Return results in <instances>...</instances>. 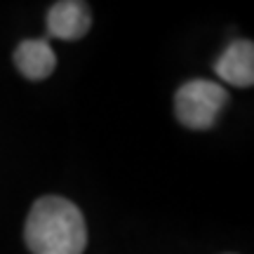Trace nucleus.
Returning a JSON list of instances; mask_svg holds the SVG:
<instances>
[{"mask_svg":"<svg viewBox=\"0 0 254 254\" xmlns=\"http://www.w3.org/2000/svg\"><path fill=\"white\" fill-rule=\"evenodd\" d=\"M24 236L33 254H82L87 247L82 212L62 195H45L33 202Z\"/></svg>","mask_w":254,"mask_h":254,"instance_id":"f257e3e1","label":"nucleus"},{"mask_svg":"<svg viewBox=\"0 0 254 254\" xmlns=\"http://www.w3.org/2000/svg\"><path fill=\"white\" fill-rule=\"evenodd\" d=\"M228 104V92L212 80H189L174 97V113L189 129H207Z\"/></svg>","mask_w":254,"mask_h":254,"instance_id":"f03ea898","label":"nucleus"},{"mask_svg":"<svg viewBox=\"0 0 254 254\" xmlns=\"http://www.w3.org/2000/svg\"><path fill=\"white\" fill-rule=\"evenodd\" d=\"M90 7L80 0H62L47 14V33L59 40H78L90 31Z\"/></svg>","mask_w":254,"mask_h":254,"instance_id":"7ed1b4c3","label":"nucleus"},{"mask_svg":"<svg viewBox=\"0 0 254 254\" xmlns=\"http://www.w3.org/2000/svg\"><path fill=\"white\" fill-rule=\"evenodd\" d=\"M214 71L224 82L250 87L254 82V45L252 40H236L217 59Z\"/></svg>","mask_w":254,"mask_h":254,"instance_id":"20e7f679","label":"nucleus"},{"mask_svg":"<svg viewBox=\"0 0 254 254\" xmlns=\"http://www.w3.org/2000/svg\"><path fill=\"white\" fill-rule=\"evenodd\" d=\"M14 64L21 71V75L28 80H45L47 75L55 71L57 57L45 38H36V40H21L19 43L17 52H14Z\"/></svg>","mask_w":254,"mask_h":254,"instance_id":"39448f33","label":"nucleus"}]
</instances>
